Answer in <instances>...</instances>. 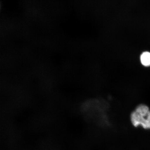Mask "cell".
Returning <instances> with one entry per match:
<instances>
[{"mask_svg": "<svg viewBox=\"0 0 150 150\" xmlns=\"http://www.w3.org/2000/svg\"><path fill=\"white\" fill-rule=\"evenodd\" d=\"M130 118L134 127L141 126L144 129H150V110L146 105L142 104L137 106L131 112Z\"/></svg>", "mask_w": 150, "mask_h": 150, "instance_id": "1", "label": "cell"}, {"mask_svg": "<svg viewBox=\"0 0 150 150\" xmlns=\"http://www.w3.org/2000/svg\"><path fill=\"white\" fill-rule=\"evenodd\" d=\"M142 64L145 66L150 65V52H146L142 54L140 57Z\"/></svg>", "mask_w": 150, "mask_h": 150, "instance_id": "2", "label": "cell"}]
</instances>
